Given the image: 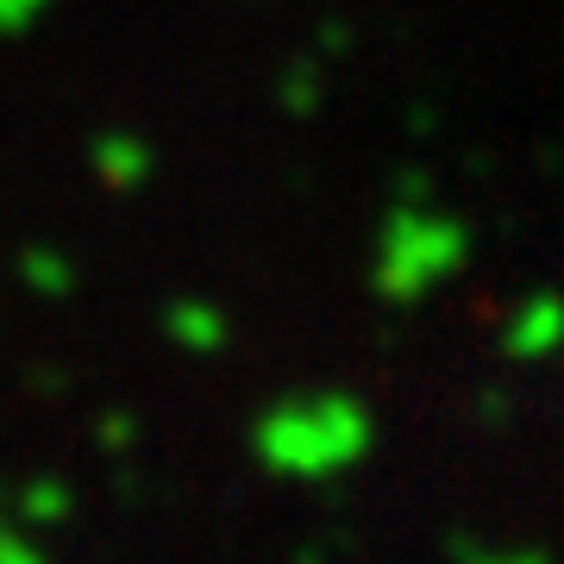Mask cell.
Listing matches in <instances>:
<instances>
[{
    "mask_svg": "<svg viewBox=\"0 0 564 564\" xmlns=\"http://www.w3.org/2000/svg\"><path fill=\"white\" fill-rule=\"evenodd\" d=\"M251 452L282 484H333L377 452V414L351 389L276 395L251 421Z\"/></svg>",
    "mask_w": 564,
    "mask_h": 564,
    "instance_id": "1",
    "label": "cell"
},
{
    "mask_svg": "<svg viewBox=\"0 0 564 564\" xmlns=\"http://www.w3.org/2000/svg\"><path fill=\"white\" fill-rule=\"evenodd\" d=\"M464 258H470V232H464L458 214H440V207H426V202H395L383 232H377L370 289L389 307H414L458 276Z\"/></svg>",
    "mask_w": 564,
    "mask_h": 564,
    "instance_id": "2",
    "label": "cell"
},
{
    "mask_svg": "<svg viewBox=\"0 0 564 564\" xmlns=\"http://www.w3.org/2000/svg\"><path fill=\"white\" fill-rule=\"evenodd\" d=\"M502 351L514 364H552L564 351V295L558 289H533L508 307L502 321Z\"/></svg>",
    "mask_w": 564,
    "mask_h": 564,
    "instance_id": "3",
    "label": "cell"
},
{
    "mask_svg": "<svg viewBox=\"0 0 564 564\" xmlns=\"http://www.w3.org/2000/svg\"><path fill=\"white\" fill-rule=\"evenodd\" d=\"M163 339L188 351V358H220L232 345V314L220 302H207V295H176L163 307Z\"/></svg>",
    "mask_w": 564,
    "mask_h": 564,
    "instance_id": "4",
    "label": "cell"
},
{
    "mask_svg": "<svg viewBox=\"0 0 564 564\" xmlns=\"http://www.w3.org/2000/svg\"><path fill=\"white\" fill-rule=\"evenodd\" d=\"M88 170H95V182H101L107 195H139L144 182H151V170H158V158H151V144L139 139V132H101V139L88 144Z\"/></svg>",
    "mask_w": 564,
    "mask_h": 564,
    "instance_id": "5",
    "label": "cell"
},
{
    "mask_svg": "<svg viewBox=\"0 0 564 564\" xmlns=\"http://www.w3.org/2000/svg\"><path fill=\"white\" fill-rule=\"evenodd\" d=\"M7 514L20 527H63L76 514V489L63 484V477H32V484L7 489Z\"/></svg>",
    "mask_w": 564,
    "mask_h": 564,
    "instance_id": "6",
    "label": "cell"
},
{
    "mask_svg": "<svg viewBox=\"0 0 564 564\" xmlns=\"http://www.w3.org/2000/svg\"><path fill=\"white\" fill-rule=\"evenodd\" d=\"M20 282L39 295V302H69L76 282H82V270H76L69 251H57V245H25L20 251Z\"/></svg>",
    "mask_w": 564,
    "mask_h": 564,
    "instance_id": "7",
    "label": "cell"
},
{
    "mask_svg": "<svg viewBox=\"0 0 564 564\" xmlns=\"http://www.w3.org/2000/svg\"><path fill=\"white\" fill-rule=\"evenodd\" d=\"M276 101H282V113H295V120H307V113H321V101H326V76H321V63H289L282 69V82H276Z\"/></svg>",
    "mask_w": 564,
    "mask_h": 564,
    "instance_id": "8",
    "label": "cell"
},
{
    "mask_svg": "<svg viewBox=\"0 0 564 564\" xmlns=\"http://www.w3.org/2000/svg\"><path fill=\"white\" fill-rule=\"evenodd\" d=\"M452 564H552L540 545H489V540H470L458 533L452 540Z\"/></svg>",
    "mask_w": 564,
    "mask_h": 564,
    "instance_id": "9",
    "label": "cell"
},
{
    "mask_svg": "<svg viewBox=\"0 0 564 564\" xmlns=\"http://www.w3.org/2000/svg\"><path fill=\"white\" fill-rule=\"evenodd\" d=\"M0 564H51V552L32 540V527H20L13 514H0Z\"/></svg>",
    "mask_w": 564,
    "mask_h": 564,
    "instance_id": "10",
    "label": "cell"
},
{
    "mask_svg": "<svg viewBox=\"0 0 564 564\" xmlns=\"http://www.w3.org/2000/svg\"><path fill=\"white\" fill-rule=\"evenodd\" d=\"M95 433H101V452L126 458V452H139V433H144V426H139V414H126V408H107Z\"/></svg>",
    "mask_w": 564,
    "mask_h": 564,
    "instance_id": "11",
    "label": "cell"
},
{
    "mask_svg": "<svg viewBox=\"0 0 564 564\" xmlns=\"http://www.w3.org/2000/svg\"><path fill=\"white\" fill-rule=\"evenodd\" d=\"M51 13V0H0V44L7 39H25L32 25Z\"/></svg>",
    "mask_w": 564,
    "mask_h": 564,
    "instance_id": "12",
    "label": "cell"
},
{
    "mask_svg": "<svg viewBox=\"0 0 564 564\" xmlns=\"http://www.w3.org/2000/svg\"><path fill=\"white\" fill-rule=\"evenodd\" d=\"M477 414H484V421H508V395L502 389H484V395H477Z\"/></svg>",
    "mask_w": 564,
    "mask_h": 564,
    "instance_id": "13",
    "label": "cell"
},
{
    "mask_svg": "<svg viewBox=\"0 0 564 564\" xmlns=\"http://www.w3.org/2000/svg\"><path fill=\"white\" fill-rule=\"evenodd\" d=\"M0 514H7V484H0Z\"/></svg>",
    "mask_w": 564,
    "mask_h": 564,
    "instance_id": "14",
    "label": "cell"
}]
</instances>
